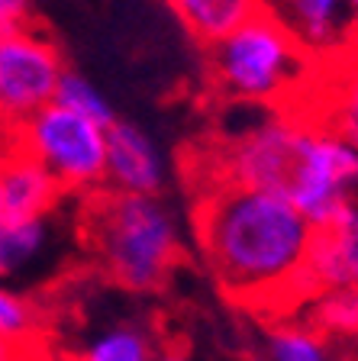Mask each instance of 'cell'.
<instances>
[{
    "instance_id": "cell-1",
    "label": "cell",
    "mask_w": 358,
    "mask_h": 361,
    "mask_svg": "<svg viewBox=\"0 0 358 361\" xmlns=\"http://www.w3.org/2000/svg\"><path fill=\"white\" fill-rule=\"evenodd\" d=\"M194 233L210 278L252 310L304 307L316 229L284 197L207 180L194 200Z\"/></svg>"
},
{
    "instance_id": "cell-2",
    "label": "cell",
    "mask_w": 358,
    "mask_h": 361,
    "mask_svg": "<svg viewBox=\"0 0 358 361\" xmlns=\"http://www.w3.org/2000/svg\"><path fill=\"white\" fill-rule=\"evenodd\" d=\"M207 180L284 197L314 229H323L358 203V149L304 113L275 110L232 135Z\"/></svg>"
},
{
    "instance_id": "cell-3",
    "label": "cell",
    "mask_w": 358,
    "mask_h": 361,
    "mask_svg": "<svg viewBox=\"0 0 358 361\" xmlns=\"http://www.w3.org/2000/svg\"><path fill=\"white\" fill-rule=\"evenodd\" d=\"M210 84L232 104L297 110L310 94L320 61L287 26L261 7L239 30L207 49Z\"/></svg>"
},
{
    "instance_id": "cell-4",
    "label": "cell",
    "mask_w": 358,
    "mask_h": 361,
    "mask_svg": "<svg viewBox=\"0 0 358 361\" xmlns=\"http://www.w3.org/2000/svg\"><path fill=\"white\" fill-rule=\"evenodd\" d=\"M84 235L107 278L136 293L165 287L184 255L178 219L158 197H126L113 190L88 197Z\"/></svg>"
},
{
    "instance_id": "cell-5",
    "label": "cell",
    "mask_w": 358,
    "mask_h": 361,
    "mask_svg": "<svg viewBox=\"0 0 358 361\" xmlns=\"http://www.w3.org/2000/svg\"><path fill=\"white\" fill-rule=\"evenodd\" d=\"M4 139L52 174L61 194L94 197L107 190V129L81 113L52 100Z\"/></svg>"
},
{
    "instance_id": "cell-6",
    "label": "cell",
    "mask_w": 358,
    "mask_h": 361,
    "mask_svg": "<svg viewBox=\"0 0 358 361\" xmlns=\"http://www.w3.org/2000/svg\"><path fill=\"white\" fill-rule=\"evenodd\" d=\"M65 71L55 39L36 26L0 36V139L52 104Z\"/></svg>"
},
{
    "instance_id": "cell-7",
    "label": "cell",
    "mask_w": 358,
    "mask_h": 361,
    "mask_svg": "<svg viewBox=\"0 0 358 361\" xmlns=\"http://www.w3.org/2000/svg\"><path fill=\"white\" fill-rule=\"evenodd\" d=\"M168 184L162 149L139 126L117 120L107 129V190L126 197H158Z\"/></svg>"
},
{
    "instance_id": "cell-8",
    "label": "cell",
    "mask_w": 358,
    "mask_h": 361,
    "mask_svg": "<svg viewBox=\"0 0 358 361\" xmlns=\"http://www.w3.org/2000/svg\"><path fill=\"white\" fill-rule=\"evenodd\" d=\"M297 113L323 123L358 149V39L336 59L320 61L316 81Z\"/></svg>"
},
{
    "instance_id": "cell-9",
    "label": "cell",
    "mask_w": 358,
    "mask_h": 361,
    "mask_svg": "<svg viewBox=\"0 0 358 361\" xmlns=\"http://www.w3.org/2000/svg\"><path fill=\"white\" fill-rule=\"evenodd\" d=\"M265 7L297 36L316 61L336 59L355 42L345 0H265Z\"/></svg>"
},
{
    "instance_id": "cell-10",
    "label": "cell",
    "mask_w": 358,
    "mask_h": 361,
    "mask_svg": "<svg viewBox=\"0 0 358 361\" xmlns=\"http://www.w3.org/2000/svg\"><path fill=\"white\" fill-rule=\"evenodd\" d=\"M306 297L329 287H358V203L316 229L306 258Z\"/></svg>"
},
{
    "instance_id": "cell-11",
    "label": "cell",
    "mask_w": 358,
    "mask_h": 361,
    "mask_svg": "<svg viewBox=\"0 0 358 361\" xmlns=\"http://www.w3.org/2000/svg\"><path fill=\"white\" fill-rule=\"evenodd\" d=\"M0 194L4 216L13 219H45L61 200V188L52 174L10 139H0Z\"/></svg>"
},
{
    "instance_id": "cell-12",
    "label": "cell",
    "mask_w": 358,
    "mask_h": 361,
    "mask_svg": "<svg viewBox=\"0 0 358 361\" xmlns=\"http://www.w3.org/2000/svg\"><path fill=\"white\" fill-rule=\"evenodd\" d=\"M168 7L201 45H217L249 16H255L265 0H168Z\"/></svg>"
},
{
    "instance_id": "cell-13",
    "label": "cell",
    "mask_w": 358,
    "mask_h": 361,
    "mask_svg": "<svg viewBox=\"0 0 358 361\" xmlns=\"http://www.w3.org/2000/svg\"><path fill=\"white\" fill-rule=\"evenodd\" d=\"M162 348H158L155 336L149 326L123 319V323L104 326L100 332L84 342L75 361H158Z\"/></svg>"
},
{
    "instance_id": "cell-14",
    "label": "cell",
    "mask_w": 358,
    "mask_h": 361,
    "mask_svg": "<svg viewBox=\"0 0 358 361\" xmlns=\"http://www.w3.org/2000/svg\"><path fill=\"white\" fill-rule=\"evenodd\" d=\"M304 319L323 332L329 342L358 338V287H329L304 300Z\"/></svg>"
},
{
    "instance_id": "cell-15",
    "label": "cell",
    "mask_w": 358,
    "mask_h": 361,
    "mask_svg": "<svg viewBox=\"0 0 358 361\" xmlns=\"http://www.w3.org/2000/svg\"><path fill=\"white\" fill-rule=\"evenodd\" d=\"M49 239H52L49 219L0 216V278H13L39 262Z\"/></svg>"
},
{
    "instance_id": "cell-16",
    "label": "cell",
    "mask_w": 358,
    "mask_h": 361,
    "mask_svg": "<svg viewBox=\"0 0 358 361\" xmlns=\"http://www.w3.org/2000/svg\"><path fill=\"white\" fill-rule=\"evenodd\" d=\"M268 361H339V355L304 316H284L268 332Z\"/></svg>"
},
{
    "instance_id": "cell-17",
    "label": "cell",
    "mask_w": 358,
    "mask_h": 361,
    "mask_svg": "<svg viewBox=\"0 0 358 361\" xmlns=\"http://www.w3.org/2000/svg\"><path fill=\"white\" fill-rule=\"evenodd\" d=\"M55 104L81 113V116H88L90 123H97V126H104V129H110L113 123H117L113 106H110V100L104 97V90H97L84 75H78V71H65V78H61V84H59V94H55Z\"/></svg>"
},
{
    "instance_id": "cell-18",
    "label": "cell",
    "mask_w": 358,
    "mask_h": 361,
    "mask_svg": "<svg viewBox=\"0 0 358 361\" xmlns=\"http://www.w3.org/2000/svg\"><path fill=\"white\" fill-rule=\"evenodd\" d=\"M39 326V313L23 293L10 290V287L0 284V338H10V342H23L36 332Z\"/></svg>"
},
{
    "instance_id": "cell-19",
    "label": "cell",
    "mask_w": 358,
    "mask_h": 361,
    "mask_svg": "<svg viewBox=\"0 0 358 361\" xmlns=\"http://www.w3.org/2000/svg\"><path fill=\"white\" fill-rule=\"evenodd\" d=\"M32 0H0V36L32 26Z\"/></svg>"
},
{
    "instance_id": "cell-20",
    "label": "cell",
    "mask_w": 358,
    "mask_h": 361,
    "mask_svg": "<svg viewBox=\"0 0 358 361\" xmlns=\"http://www.w3.org/2000/svg\"><path fill=\"white\" fill-rule=\"evenodd\" d=\"M26 345L23 342H10V338H0V361H23Z\"/></svg>"
},
{
    "instance_id": "cell-21",
    "label": "cell",
    "mask_w": 358,
    "mask_h": 361,
    "mask_svg": "<svg viewBox=\"0 0 358 361\" xmlns=\"http://www.w3.org/2000/svg\"><path fill=\"white\" fill-rule=\"evenodd\" d=\"M345 10H349L352 30H355V39H358V0H345Z\"/></svg>"
},
{
    "instance_id": "cell-22",
    "label": "cell",
    "mask_w": 358,
    "mask_h": 361,
    "mask_svg": "<svg viewBox=\"0 0 358 361\" xmlns=\"http://www.w3.org/2000/svg\"><path fill=\"white\" fill-rule=\"evenodd\" d=\"M158 361H191V358H187L184 352H178V348H165L162 358H158Z\"/></svg>"
},
{
    "instance_id": "cell-23",
    "label": "cell",
    "mask_w": 358,
    "mask_h": 361,
    "mask_svg": "<svg viewBox=\"0 0 358 361\" xmlns=\"http://www.w3.org/2000/svg\"><path fill=\"white\" fill-rule=\"evenodd\" d=\"M0 216H4V194H0Z\"/></svg>"
}]
</instances>
